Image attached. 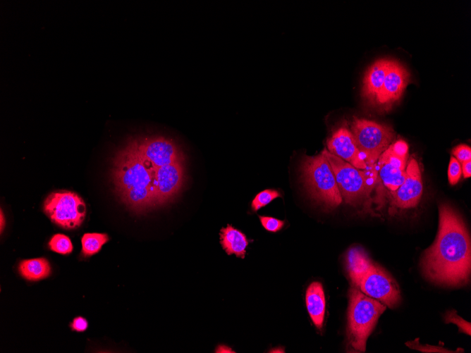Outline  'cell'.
<instances>
[{
	"label": "cell",
	"mask_w": 471,
	"mask_h": 353,
	"mask_svg": "<svg viewBox=\"0 0 471 353\" xmlns=\"http://www.w3.org/2000/svg\"><path fill=\"white\" fill-rule=\"evenodd\" d=\"M439 230L423 254L421 266L429 281L456 287L467 283L471 267L470 237L465 223L449 204L439 205Z\"/></svg>",
	"instance_id": "obj_1"
},
{
	"label": "cell",
	"mask_w": 471,
	"mask_h": 353,
	"mask_svg": "<svg viewBox=\"0 0 471 353\" xmlns=\"http://www.w3.org/2000/svg\"><path fill=\"white\" fill-rule=\"evenodd\" d=\"M157 171L140 154L137 140H130L113 159L111 177L115 194L136 213L157 208Z\"/></svg>",
	"instance_id": "obj_2"
},
{
	"label": "cell",
	"mask_w": 471,
	"mask_h": 353,
	"mask_svg": "<svg viewBox=\"0 0 471 353\" xmlns=\"http://www.w3.org/2000/svg\"><path fill=\"white\" fill-rule=\"evenodd\" d=\"M347 270L353 284L366 295L389 308L400 302L399 287L393 277L372 261L359 248H353L346 256Z\"/></svg>",
	"instance_id": "obj_3"
},
{
	"label": "cell",
	"mask_w": 471,
	"mask_h": 353,
	"mask_svg": "<svg viewBox=\"0 0 471 353\" xmlns=\"http://www.w3.org/2000/svg\"><path fill=\"white\" fill-rule=\"evenodd\" d=\"M348 310V343L352 350L364 352L367 340L386 306L357 287L349 290Z\"/></svg>",
	"instance_id": "obj_4"
},
{
	"label": "cell",
	"mask_w": 471,
	"mask_h": 353,
	"mask_svg": "<svg viewBox=\"0 0 471 353\" xmlns=\"http://www.w3.org/2000/svg\"><path fill=\"white\" fill-rule=\"evenodd\" d=\"M302 177L310 196L328 209H334L342 202L331 167L323 151L305 156L301 164Z\"/></svg>",
	"instance_id": "obj_5"
},
{
	"label": "cell",
	"mask_w": 471,
	"mask_h": 353,
	"mask_svg": "<svg viewBox=\"0 0 471 353\" xmlns=\"http://www.w3.org/2000/svg\"><path fill=\"white\" fill-rule=\"evenodd\" d=\"M351 132L366 165L376 164L379 156L395 139L391 127L364 118H354Z\"/></svg>",
	"instance_id": "obj_6"
},
{
	"label": "cell",
	"mask_w": 471,
	"mask_h": 353,
	"mask_svg": "<svg viewBox=\"0 0 471 353\" xmlns=\"http://www.w3.org/2000/svg\"><path fill=\"white\" fill-rule=\"evenodd\" d=\"M43 209L54 223L66 229L79 227L86 215L83 199L77 193L68 190L50 193L44 200Z\"/></svg>",
	"instance_id": "obj_7"
},
{
	"label": "cell",
	"mask_w": 471,
	"mask_h": 353,
	"mask_svg": "<svg viewBox=\"0 0 471 353\" xmlns=\"http://www.w3.org/2000/svg\"><path fill=\"white\" fill-rule=\"evenodd\" d=\"M322 151L331 167L342 199L345 203L355 206L367 198L363 171L331 154L326 149Z\"/></svg>",
	"instance_id": "obj_8"
},
{
	"label": "cell",
	"mask_w": 471,
	"mask_h": 353,
	"mask_svg": "<svg viewBox=\"0 0 471 353\" xmlns=\"http://www.w3.org/2000/svg\"><path fill=\"white\" fill-rule=\"evenodd\" d=\"M408 145L403 140L393 142L379 157L377 171L384 186L393 192L405 177Z\"/></svg>",
	"instance_id": "obj_9"
},
{
	"label": "cell",
	"mask_w": 471,
	"mask_h": 353,
	"mask_svg": "<svg viewBox=\"0 0 471 353\" xmlns=\"http://www.w3.org/2000/svg\"><path fill=\"white\" fill-rule=\"evenodd\" d=\"M136 140L140 154L154 168L185 162L184 154L171 139L155 136Z\"/></svg>",
	"instance_id": "obj_10"
},
{
	"label": "cell",
	"mask_w": 471,
	"mask_h": 353,
	"mask_svg": "<svg viewBox=\"0 0 471 353\" xmlns=\"http://www.w3.org/2000/svg\"><path fill=\"white\" fill-rule=\"evenodd\" d=\"M423 185L420 169L416 159L411 158L405 168L403 183L391 192V206L393 208L410 209L417 205L422 194Z\"/></svg>",
	"instance_id": "obj_11"
},
{
	"label": "cell",
	"mask_w": 471,
	"mask_h": 353,
	"mask_svg": "<svg viewBox=\"0 0 471 353\" xmlns=\"http://www.w3.org/2000/svg\"><path fill=\"white\" fill-rule=\"evenodd\" d=\"M410 81V74L407 68L398 60L391 59L375 105L389 110L399 100Z\"/></svg>",
	"instance_id": "obj_12"
},
{
	"label": "cell",
	"mask_w": 471,
	"mask_h": 353,
	"mask_svg": "<svg viewBox=\"0 0 471 353\" xmlns=\"http://www.w3.org/2000/svg\"><path fill=\"white\" fill-rule=\"evenodd\" d=\"M185 163L177 162L157 168L156 189L158 207L172 202L183 188L185 182Z\"/></svg>",
	"instance_id": "obj_13"
},
{
	"label": "cell",
	"mask_w": 471,
	"mask_h": 353,
	"mask_svg": "<svg viewBox=\"0 0 471 353\" xmlns=\"http://www.w3.org/2000/svg\"><path fill=\"white\" fill-rule=\"evenodd\" d=\"M327 150L332 154L363 170L367 165L357 147L353 135L345 126L336 129L326 141Z\"/></svg>",
	"instance_id": "obj_14"
},
{
	"label": "cell",
	"mask_w": 471,
	"mask_h": 353,
	"mask_svg": "<svg viewBox=\"0 0 471 353\" xmlns=\"http://www.w3.org/2000/svg\"><path fill=\"white\" fill-rule=\"evenodd\" d=\"M391 59L379 58L376 60L366 70L361 89L363 99L371 104L375 105L377 97L383 86L386 73Z\"/></svg>",
	"instance_id": "obj_15"
},
{
	"label": "cell",
	"mask_w": 471,
	"mask_h": 353,
	"mask_svg": "<svg viewBox=\"0 0 471 353\" xmlns=\"http://www.w3.org/2000/svg\"><path fill=\"white\" fill-rule=\"evenodd\" d=\"M305 302L313 323L318 329H321L326 309L325 295L321 283L313 282L308 286L305 294Z\"/></svg>",
	"instance_id": "obj_16"
},
{
	"label": "cell",
	"mask_w": 471,
	"mask_h": 353,
	"mask_svg": "<svg viewBox=\"0 0 471 353\" xmlns=\"http://www.w3.org/2000/svg\"><path fill=\"white\" fill-rule=\"evenodd\" d=\"M220 243L227 254L244 259L248 240L246 235L231 225L220 230Z\"/></svg>",
	"instance_id": "obj_17"
},
{
	"label": "cell",
	"mask_w": 471,
	"mask_h": 353,
	"mask_svg": "<svg viewBox=\"0 0 471 353\" xmlns=\"http://www.w3.org/2000/svg\"><path fill=\"white\" fill-rule=\"evenodd\" d=\"M20 274L26 280L37 281L47 278L51 273V266L45 258L22 260L18 266Z\"/></svg>",
	"instance_id": "obj_18"
},
{
	"label": "cell",
	"mask_w": 471,
	"mask_h": 353,
	"mask_svg": "<svg viewBox=\"0 0 471 353\" xmlns=\"http://www.w3.org/2000/svg\"><path fill=\"white\" fill-rule=\"evenodd\" d=\"M109 240V237L106 233H87L84 234L81 239L82 254L85 256H90L97 254Z\"/></svg>",
	"instance_id": "obj_19"
},
{
	"label": "cell",
	"mask_w": 471,
	"mask_h": 353,
	"mask_svg": "<svg viewBox=\"0 0 471 353\" xmlns=\"http://www.w3.org/2000/svg\"><path fill=\"white\" fill-rule=\"evenodd\" d=\"M49 247L53 252L61 254H68L73 251V244L70 238L63 234H56L49 242Z\"/></svg>",
	"instance_id": "obj_20"
},
{
	"label": "cell",
	"mask_w": 471,
	"mask_h": 353,
	"mask_svg": "<svg viewBox=\"0 0 471 353\" xmlns=\"http://www.w3.org/2000/svg\"><path fill=\"white\" fill-rule=\"evenodd\" d=\"M281 197V194L279 191L274 189H267L264 190L255 197L253 199L251 207L253 211H257L263 206H265L269 204L271 201L276 198Z\"/></svg>",
	"instance_id": "obj_21"
},
{
	"label": "cell",
	"mask_w": 471,
	"mask_h": 353,
	"mask_svg": "<svg viewBox=\"0 0 471 353\" xmlns=\"http://www.w3.org/2000/svg\"><path fill=\"white\" fill-rule=\"evenodd\" d=\"M444 320L446 323H452L456 324L460 332L470 335V323L458 316L455 310L448 311L444 316Z\"/></svg>",
	"instance_id": "obj_22"
},
{
	"label": "cell",
	"mask_w": 471,
	"mask_h": 353,
	"mask_svg": "<svg viewBox=\"0 0 471 353\" xmlns=\"http://www.w3.org/2000/svg\"><path fill=\"white\" fill-rule=\"evenodd\" d=\"M462 174L461 165L460 162L453 156H451V160L448 168V178L451 185H455L459 181Z\"/></svg>",
	"instance_id": "obj_23"
},
{
	"label": "cell",
	"mask_w": 471,
	"mask_h": 353,
	"mask_svg": "<svg viewBox=\"0 0 471 353\" xmlns=\"http://www.w3.org/2000/svg\"><path fill=\"white\" fill-rule=\"evenodd\" d=\"M264 228L271 233H276L282 229L285 221L271 216H259Z\"/></svg>",
	"instance_id": "obj_24"
},
{
	"label": "cell",
	"mask_w": 471,
	"mask_h": 353,
	"mask_svg": "<svg viewBox=\"0 0 471 353\" xmlns=\"http://www.w3.org/2000/svg\"><path fill=\"white\" fill-rule=\"evenodd\" d=\"M405 345L411 349L420 350L423 352H455L442 347L432 346L429 345H422L420 344L418 338L413 341L407 342Z\"/></svg>",
	"instance_id": "obj_25"
},
{
	"label": "cell",
	"mask_w": 471,
	"mask_h": 353,
	"mask_svg": "<svg viewBox=\"0 0 471 353\" xmlns=\"http://www.w3.org/2000/svg\"><path fill=\"white\" fill-rule=\"evenodd\" d=\"M452 154L460 163L471 159V149L465 144H460L454 147Z\"/></svg>",
	"instance_id": "obj_26"
},
{
	"label": "cell",
	"mask_w": 471,
	"mask_h": 353,
	"mask_svg": "<svg viewBox=\"0 0 471 353\" xmlns=\"http://www.w3.org/2000/svg\"><path fill=\"white\" fill-rule=\"evenodd\" d=\"M71 326V328L74 330L78 332H82L87 329L88 323L85 318L79 316L73 319Z\"/></svg>",
	"instance_id": "obj_27"
},
{
	"label": "cell",
	"mask_w": 471,
	"mask_h": 353,
	"mask_svg": "<svg viewBox=\"0 0 471 353\" xmlns=\"http://www.w3.org/2000/svg\"><path fill=\"white\" fill-rule=\"evenodd\" d=\"M462 173L465 178L471 176V160H468L461 163Z\"/></svg>",
	"instance_id": "obj_28"
},
{
	"label": "cell",
	"mask_w": 471,
	"mask_h": 353,
	"mask_svg": "<svg viewBox=\"0 0 471 353\" xmlns=\"http://www.w3.org/2000/svg\"><path fill=\"white\" fill-rule=\"evenodd\" d=\"M4 216L3 214V211L1 209V233H2L3 228L5 226V219L4 220Z\"/></svg>",
	"instance_id": "obj_29"
}]
</instances>
